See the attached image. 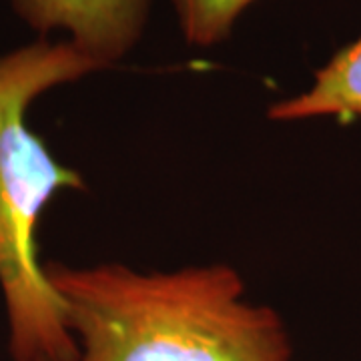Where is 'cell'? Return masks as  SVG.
I'll return each mask as SVG.
<instances>
[{
  "mask_svg": "<svg viewBox=\"0 0 361 361\" xmlns=\"http://www.w3.org/2000/svg\"><path fill=\"white\" fill-rule=\"evenodd\" d=\"M101 71L71 40L39 39L0 54V289L13 361H78L65 305L37 255V227L59 191L82 189L28 127L47 90Z\"/></svg>",
  "mask_w": 361,
  "mask_h": 361,
  "instance_id": "7a4b0ae2",
  "label": "cell"
},
{
  "mask_svg": "<svg viewBox=\"0 0 361 361\" xmlns=\"http://www.w3.org/2000/svg\"><path fill=\"white\" fill-rule=\"evenodd\" d=\"M255 0H173L187 42L213 47L231 35L237 18Z\"/></svg>",
  "mask_w": 361,
  "mask_h": 361,
  "instance_id": "5b68a950",
  "label": "cell"
},
{
  "mask_svg": "<svg viewBox=\"0 0 361 361\" xmlns=\"http://www.w3.org/2000/svg\"><path fill=\"white\" fill-rule=\"evenodd\" d=\"M16 16L44 39L63 30L99 68L125 59L141 40L151 0H11Z\"/></svg>",
  "mask_w": 361,
  "mask_h": 361,
  "instance_id": "3957f363",
  "label": "cell"
},
{
  "mask_svg": "<svg viewBox=\"0 0 361 361\" xmlns=\"http://www.w3.org/2000/svg\"><path fill=\"white\" fill-rule=\"evenodd\" d=\"M313 116L361 118V39L337 52L317 71L305 92L283 99L269 109L271 121H303Z\"/></svg>",
  "mask_w": 361,
  "mask_h": 361,
  "instance_id": "277c9868",
  "label": "cell"
},
{
  "mask_svg": "<svg viewBox=\"0 0 361 361\" xmlns=\"http://www.w3.org/2000/svg\"><path fill=\"white\" fill-rule=\"evenodd\" d=\"M78 361H291L281 317L245 297L237 271H135L49 263Z\"/></svg>",
  "mask_w": 361,
  "mask_h": 361,
  "instance_id": "6da1fadb",
  "label": "cell"
}]
</instances>
